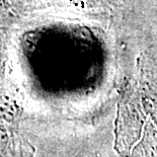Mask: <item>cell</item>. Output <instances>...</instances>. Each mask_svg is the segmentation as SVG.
Instances as JSON below:
<instances>
[{
    "label": "cell",
    "instance_id": "1",
    "mask_svg": "<svg viewBox=\"0 0 157 157\" xmlns=\"http://www.w3.org/2000/svg\"><path fill=\"white\" fill-rule=\"evenodd\" d=\"M72 2H83V0H70Z\"/></svg>",
    "mask_w": 157,
    "mask_h": 157
},
{
    "label": "cell",
    "instance_id": "2",
    "mask_svg": "<svg viewBox=\"0 0 157 157\" xmlns=\"http://www.w3.org/2000/svg\"><path fill=\"white\" fill-rule=\"evenodd\" d=\"M4 2V0H0V4H1V3H3Z\"/></svg>",
    "mask_w": 157,
    "mask_h": 157
}]
</instances>
